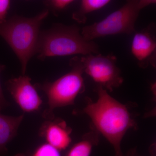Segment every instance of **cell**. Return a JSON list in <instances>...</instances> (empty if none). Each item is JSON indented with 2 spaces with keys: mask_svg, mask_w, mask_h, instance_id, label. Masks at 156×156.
Here are the masks:
<instances>
[{
  "mask_svg": "<svg viewBox=\"0 0 156 156\" xmlns=\"http://www.w3.org/2000/svg\"><path fill=\"white\" fill-rule=\"evenodd\" d=\"M97 92V101L88 99L84 113L91 119L96 131L112 146L115 156H122L123 137L128 130L136 128V123L126 105L112 97L106 89L99 86Z\"/></svg>",
  "mask_w": 156,
  "mask_h": 156,
  "instance_id": "1",
  "label": "cell"
},
{
  "mask_svg": "<svg viewBox=\"0 0 156 156\" xmlns=\"http://www.w3.org/2000/svg\"><path fill=\"white\" fill-rule=\"evenodd\" d=\"M99 47L93 41H87L76 25L57 23L40 32L36 54L40 60L48 57L76 54H99Z\"/></svg>",
  "mask_w": 156,
  "mask_h": 156,
  "instance_id": "2",
  "label": "cell"
},
{
  "mask_svg": "<svg viewBox=\"0 0 156 156\" xmlns=\"http://www.w3.org/2000/svg\"><path fill=\"white\" fill-rule=\"evenodd\" d=\"M49 14L47 9L33 17L15 15L0 25V36L19 59L22 75H25L29 62L36 54L40 27Z\"/></svg>",
  "mask_w": 156,
  "mask_h": 156,
  "instance_id": "3",
  "label": "cell"
},
{
  "mask_svg": "<svg viewBox=\"0 0 156 156\" xmlns=\"http://www.w3.org/2000/svg\"><path fill=\"white\" fill-rule=\"evenodd\" d=\"M69 72L52 82H46L34 85L44 92L48 99V108L44 112L46 120L54 119V110L56 108L73 105L79 94L85 90L83 66L80 58L76 56L70 59Z\"/></svg>",
  "mask_w": 156,
  "mask_h": 156,
  "instance_id": "4",
  "label": "cell"
},
{
  "mask_svg": "<svg viewBox=\"0 0 156 156\" xmlns=\"http://www.w3.org/2000/svg\"><path fill=\"white\" fill-rule=\"evenodd\" d=\"M155 0H130L122 8L105 19L92 25L84 27L81 35L87 41L109 35L127 34L135 32V25L140 11L156 4Z\"/></svg>",
  "mask_w": 156,
  "mask_h": 156,
  "instance_id": "5",
  "label": "cell"
},
{
  "mask_svg": "<svg viewBox=\"0 0 156 156\" xmlns=\"http://www.w3.org/2000/svg\"><path fill=\"white\" fill-rule=\"evenodd\" d=\"M84 72L95 83L111 91L123 82L121 70L117 66V57L113 54L107 56L89 54L80 58Z\"/></svg>",
  "mask_w": 156,
  "mask_h": 156,
  "instance_id": "6",
  "label": "cell"
},
{
  "mask_svg": "<svg viewBox=\"0 0 156 156\" xmlns=\"http://www.w3.org/2000/svg\"><path fill=\"white\" fill-rule=\"evenodd\" d=\"M28 76L22 75L7 81L6 87L14 101L24 112L38 111L43 101Z\"/></svg>",
  "mask_w": 156,
  "mask_h": 156,
  "instance_id": "7",
  "label": "cell"
},
{
  "mask_svg": "<svg viewBox=\"0 0 156 156\" xmlns=\"http://www.w3.org/2000/svg\"><path fill=\"white\" fill-rule=\"evenodd\" d=\"M131 53L140 67L149 66L156 67V27L150 23L146 28L134 34L131 47Z\"/></svg>",
  "mask_w": 156,
  "mask_h": 156,
  "instance_id": "8",
  "label": "cell"
},
{
  "mask_svg": "<svg viewBox=\"0 0 156 156\" xmlns=\"http://www.w3.org/2000/svg\"><path fill=\"white\" fill-rule=\"evenodd\" d=\"M72 129L60 119L46 120L39 130V135L46 143L60 151L66 149L72 142Z\"/></svg>",
  "mask_w": 156,
  "mask_h": 156,
  "instance_id": "9",
  "label": "cell"
},
{
  "mask_svg": "<svg viewBox=\"0 0 156 156\" xmlns=\"http://www.w3.org/2000/svg\"><path fill=\"white\" fill-rule=\"evenodd\" d=\"M23 118V115L11 116L0 112V154L7 151V145L17 135Z\"/></svg>",
  "mask_w": 156,
  "mask_h": 156,
  "instance_id": "10",
  "label": "cell"
},
{
  "mask_svg": "<svg viewBox=\"0 0 156 156\" xmlns=\"http://www.w3.org/2000/svg\"><path fill=\"white\" fill-rule=\"evenodd\" d=\"M110 0H83L77 11L73 14V19L80 24L87 22V14L100 10L110 2Z\"/></svg>",
  "mask_w": 156,
  "mask_h": 156,
  "instance_id": "11",
  "label": "cell"
},
{
  "mask_svg": "<svg viewBox=\"0 0 156 156\" xmlns=\"http://www.w3.org/2000/svg\"><path fill=\"white\" fill-rule=\"evenodd\" d=\"M95 132L88 133L81 140L70 148L66 156H90L92 149L98 141Z\"/></svg>",
  "mask_w": 156,
  "mask_h": 156,
  "instance_id": "12",
  "label": "cell"
},
{
  "mask_svg": "<svg viewBox=\"0 0 156 156\" xmlns=\"http://www.w3.org/2000/svg\"><path fill=\"white\" fill-rule=\"evenodd\" d=\"M74 2L73 0H49L44 1V3L49 9L48 10H50L56 16Z\"/></svg>",
  "mask_w": 156,
  "mask_h": 156,
  "instance_id": "13",
  "label": "cell"
},
{
  "mask_svg": "<svg viewBox=\"0 0 156 156\" xmlns=\"http://www.w3.org/2000/svg\"><path fill=\"white\" fill-rule=\"evenodd\" d=\"M30 156H61L60 151L47 143L37 147Z\"/></svg>",
  "mask_w": 156,
  "mask_h": 156,
  "instance_id": "14",
  "label": "cell"
},
{
  "mask_svg": "<svg viewBox=\"0 0 156 156\" xmlns=\"http://www.w3.org/2000/svg\"><path fill=\"white\" fill-rule=\"evenodd\" d=\"M9 0H0V25L7 21V16L11 6Z\"/></svg>",
  "mask_w": 156,
  "mask_h": 156,
  "instance_id": "15",
  "label": "cell"
},
{
  "mask_svg": "<svg viewBox=\"0 0 156 156\" xmlns=\"http://www.w3.org/2000/svg\"><path fill=\"white\" fill-rule=\"evenodd\" d=\"M6 68L5 66L0 64V74ZM9 105V102L5 97L0 81V112Z\"/></svg>",
  "mask_w": 156,
  "mask_h": 156,
  "instance_id": "16",
  "label": "cell"
},
{
  "mask_svg": "<svg viewBox=\"0 0 156 156\" xmlns=\"http://www.w3.org/2000/svg\"><path fill=\"white\" fill-rule=\"evenodd\" d=\"M25 156L24 154H17L15 155V156Z\"/></svg>",
  "mask_w": 156,
  "mask_h": 156,
  "instance_id": "17",
  "label": "cell"
}]
</instances>
